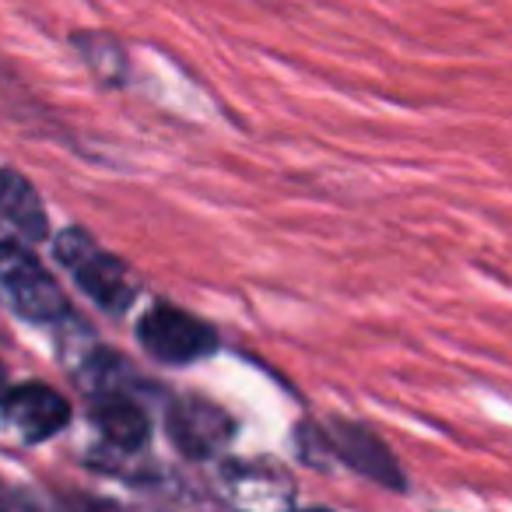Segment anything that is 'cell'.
<instances>
[{"label":"cell","mask_w":512,"mask_h":512,"mask_svg":"<svg viewBox=\"0 0 512 512\" xmlns=\"http://www.w3.org/2000/svg\"><path fill=\"white\" fill-rule=\"evenodd\" d=\"M137 341L165 365H186L218 351V330L179 306H151L137 323Z\"/></svg>","instance_id":"3"},{"label":"cell","mask_w":512,"mask_h":512,"mask_svg":"<svg viewBox=\"0 0 512 512\" xmlns=\"http://www.w3.org/2000/svg\"><path fill=\"white\" fill-rule=\"evenodd\" d=\"M0 242H8V239H0Z\"/></svg>","instance_id":"13"},{"label":"cell","mask_w":512,"mask_h":512,"mask_svg":"<svg viewBox=\"0 0 512 512\" xmlns=\"http://www.w3.org/2000/svg\"><path fill=\"white\" fill-rule=\"evenodd\" d=\"M309 512H327V509H309Z\"/></svg>","instance_id":"12"},{"label":"cell","mask_w":512,"mask_h":512,"mask_svg":"<svg viewBox=\"0 0 512 512\" xmlns=\"http://www.w3.org/2000/svg\"><path fill=\"white\" fill-rule=\"evenodd\" d=\"M0 214L25 239H46L50 235V221H46V207L39 200L36 186L15 169H0Z\"/></svg>","instance_id":"9"},{"label":"cell","mask_w":512,"mask_h":512,"mask_svg":"<svg viewBox=\"0 0 512 512\" xmlns=\"http://www.w3.org/2000/svg\"><path fill=\"white\" fill-rule=\"evenodd\" d=\"M0 421L22 442H46L71 421V404L43 383L15 386L0 397Z\"/></svg>","instance_id":"7"},{"label":"cell","mask_w":512,"mask_h":512,"mask_svg":"<svg viewBox=\"0 0 512 512\" xmlns=\"http://www.w3.org/2000/svg\"><path fill=\"white\" fill-rule=\"evenodd\" d=\"M323 439H327L330 456L348 463L355 474L369 477V481L383 484L390 491L407 488V477L400 470L397 456L390 453V446L376 432L355 425V421H330V428H323Z\"/></svg>","instance_id":"6"},{"label":"cell","mask_w":512,"mask_h":512,"mask_svg":"<svg viewBox=\"0 0 512 512\" xmlns=\"http://www.w3.org/2000/svg\"><path fill=\"white\" fill-rule=\"evenodd\" d=\"M0 295L25 320L50 323L67 313V299L53 274L15 242H0Z\"/></svg>","instance_id":"4"},{"label":"cell","mask_w":512,"mask_h":512,"mask_svg":"<svg viewBox=\"0 0 512 512\" xmlns=\"http://www.w3.org/2000/svg\"><path fill=\"white\" fill-rule=\"evenodd\" d=\"M92 418H95V425H99V432L106 435V442H113L123 453L141 449L151 435V421H148V414H144V407L113 390L95 397Z\"/></svg>","instance_id":"8"},{"label":"cell","mask_w":512,"mask_h":512,"mask_svg":"<svg viewBox=\"0 0 512 512\" xmlns=\"http://www.w3.org/2000/svg\"><path fill=\"white\" fill-rule=\"evenodd\" d=\"M169 435L176 449L190 460H214L228 449L235 421L225 407L204 397H183L169 407Z\"/></svg>","instance_id":"5"},{"label":"cell","mask_w":512,"mask_h":512,"mask_svg":"<svg viewBox=\"0 0 512 512\" xmlns=\"http://www.w3.org/2000/svg\"><path fill=\"white\" fill-rule=\"evenodd\" d=\"M8 393V376H4V365H0V397Z\"/></svg>","instance_id":"11"},{"label":"cell","mask_w":512,"mask_h":512,"mask_svg":"<svg viewBox=\"0 0 512 512\" xmlns=\"http://www.w3.org/2000/svg\"><path fill=\"white\" fill-rule=\"evenodd\" d=\"M57 260L71 271V278L85 288L92 302H99L106 313H127L137 299V274L123 264L120 256L106 253L92 242V235L81 228H67L57 235Z\"/></svg>","instance_id":"1"},{"label":"cell","mask_w":512,"mask_h":512,"mask_svg":"<svg viewBox=\"0 0 512 512\" xmlns=\"http://www.w3.org/2000/svg\"><path fill=\"white\" fill-rule=\"evenodd\" d=\"M0 512H36L29 498H22L18 491H11L8 484L0 481Z\"/></svg>","instance_id":"10"},{"label":"cell","mask_w":512,"mask_h":512,"mask_svg":"<svg viewBox=\"0 0 512 512\" xmlns=\"http://www.w3.org/2000/svg\"><path fill=\"white\" fill-rule=\"evenodd\" d=\"M218 495L232 512H292L295 481L281 463L249 456L221 463Z\"/></svg>","instance_id":"2"}]
</instances>
